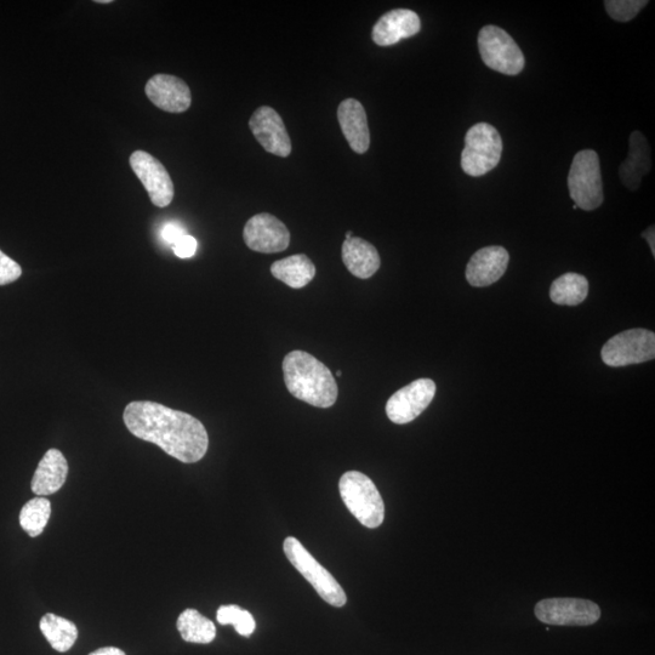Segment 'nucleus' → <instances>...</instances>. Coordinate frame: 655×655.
I'll use <instances>...</instances> for the list:
<instances>
[{"label": "nucleus", "instance_id": "f257e3e1", "mask_svg": "<svg viewBox=\"0 0 655 655\" xmlns=\"http://www.w3.org/2000/svg\"><path fill=\"white\" fill-rule=\"evenodd\" d=\"M124 424L135 437L157 444L185 464L198 463L208 452L209 436L192 415L151 401L131 402L125 407Z\"/></svg>", "mask_w": 655, "mask_h": 655}, {"label": "nucleus", "instance_id": "f03ea898", "mask_svg": "<svg viewBox=\"0 0 655 655\" xmlns=\"http://www.w3.org/2000/svg\"><path fill=\"white\" fill-rule=\"evenodd\" d=\"M287 389L298 400L313 407L330 408L338 400L334 375L316 357L304 351L288 353L283 361Z\"/></svg>", "mask_w": 655, "mask_h": 655}, {"label": "nucleus", "instance_id": "7ed1b4c3", "mask_svg": "<svg viewBox=\"0 0 655 655\" xmlns=\"http://www.w3.org/2000/svg\"><path fill=\"white\" fill-rule=\"evenodd\" d=\"M341 499L364 527L378 528L385 520V504L377 486L367 475L349 471L340 478Z\"/></svg>", "mask_w": 655, "mask_h": 655}, {"label": "nucleus", "instance_id": "20e7f679", "mask_svg": "<svg viewBox=\"0 0 655 655\" xmlns=\"http://www.w3.org/2000/svg\"><path fill=\"white\" fill-rule=\"evenodd\" d=\"M503 155V139L499 131L488 123L474 125L465 136V148L461 153V168L474 178L492 172Z\"/></svg>", "mask_w": 655, "mask_h": 655}, {"label": "nucleus", "instance_id": "39448f33", "mask_svg": "<svg viewBox=\"0 0 655 655\" xmlns=\"http://www.w3.org/2000/svg\"><path fill=\"white\" fill-rule=\"evenodd\" d=\"M568 190L575 207L586 212L601 207L605 196L600 157L595 151L584 150L575 155L569 170Z\"/></svg>", "mask_w": 655, "mask_h": 655}, {"label": "nucleus", "instance_id": "423d86ee", "mask_svg": "<svg viewBox=\"0 0 655 655\" xmlns=\"http://www.w3.org/2000/svg\"><path fill=\"white\" fill-rule=\"evenodd\" d=\"M283 550L296 571L303 575L324 601L339 608L346 605L347 597L338 580L305 549L298 539L289 537L284 540Z\"/></svg>", "mask_w": 655, "mask_h": 655}, {"label": "nucleus", "instance_id": "0eeeda50", "mask_svg": "<svg viewBox=\"0 0 655 655\" xmlns=\"http://www.w3.org/2000/svg\"><path fill=\"white\" fill-rule=\"evenodd\" d=\"M478 49L487 67L506 76H517L526 65L521 48L508 32L498 26L482 28L478 34Z\"/></svg>", "mask_w": 655, "mask_h": 655}, {"label": "nucleus", "instance_id": "6e6552de", "mask_svg": "<svg viewBox=\"0 0 655 655\" xmlns=\"http://www.w3.org/2000/svg\"><path fill=\"white\" fill-rule=\"evenodd\" d=\"M602 361L608 367L619 368L653 361L655 335L651 330L636 328L609 339L601 351Z\"/></svg>", "mask_w": 655, "mask_h": 655}, {"label": "nucleus", "instance_id": "1a4fd4ad", "mask_svg": "<svg viewBox=\"0 0 655 655\" xmlns=\"http://www.w3.org/2000/svg\"><path fill=\"white\" fill-rule=\"evenodd\" d=\"M539 622L556 626H589L601 618L597 603L582 598H546L534 608Z\"/></svg>", "mask_w": 655, "mask_h": 655}, {"label": "nucleus", "instance_id": "9d476101", "mask_svg": "<svg viewBox=\"0 0 655 655\" xmlns=\"http://www.w3.org/2000/svg\"><path fill=\"white\" fill-rule=\"evenodd\" d=\"M436 384L431 379H418L393 393L386 403V414L392 423H412L425 412L436 395Z\"/></svg>", "mask_w": 655, "mask_h": 655}, {"label": "nucleus", "instance_id": "9b49d317", "mask_svg": "<svg viewBox=\"0 0 655 655\" xmlns=\"http://www.w3.org/2000/svg\"><path fill=\"white\" fill-rule=\"evenodd\" d=\"M130 165L156 207L165 208L173 202V180L157 158L145 151H135L130 156Z\"/></svg>", "mask_w": 655, "mask_h": 655}, {"label": "nucleus", "instance_id": "f8f14e48", "mask_svg": "<svg viewBox=\"0 0 655 655\" xmlns=\"http://www.w3.org/2000/svg\"><path fill=\"white\" fill-rule=\"evenodd\" d=\"M243 238L248 248L264 254L284 252L290 244L288 227L276 216L267 213L248 220Z\"/></svg>", "mask_w": 655, "mask_h": 655}, {"label": "nucleus", "instance_id": "ddd939ff", "mask_svg": "<svg viewBox=\"0 0 655 655\" xmlns=\"http://www.w3.org/2000/svg\"><path fill=\"white\" fill-rule=\"evenodd\" d=\"M256 141L266 152L278 157H288L292 153V141L283 119L272 107L262 106L254 112L249 121Z\"/></svg>", "mask_w": 655, "mask_h": 655}, {"label": "nucleus", "instance_id": "4468645a", "mask_svg": "<svg viewBox=\"0 0 655 655\" xmlns=\"http://www.w3.org/2000/svg\"><path fill=\"white\" fill-rule=\"evenodd\" d=\"M145 91L152 104L165 112L182 113L191 106L189 85L170 74H156L147 82Z\"/></svg>", "mask_w": 655, "mask_h": 655}, {"label": "nucleus", "instance_id": "2eb2a0df", "mask_svg": "<svg viewBox=\"0 0 655 655\" xmlns=\"http://www.w3.org/2000/svg\"><path fill=\"white\" fill-rule=\"evenodd\" d=\"M510 255L503 247H487L478 250L467 264L466 279L472 287L492 286L508 270Z\"/></svg>", "mask_w": 655, "mask_h": 655}, {"label": "nucleus", "instance_id": "dca6fc26", "mask_svg": "<svg viewBox=\"0 0 655 655\" xmlns=\"http://www.w3.org/2000/svg\"><path fill=\"white\" fill-rule=\"evenodd\" d=\"M421 30L417 13L409 9H395L381 16L373 27V42L379 47H391L402 39L414 37Z\"/></svg>", "mask_w": 655, "mask_h": 655}, {"label": "nucleus", "instance_id": "f3484780", "mask_svg": "<svg viewBox=\"0 0 655 655\" xmlns=\"http://www.w3.org/2000/svg\"><path fill=\"white\" fill-rule=\"evenodd\" d=\"M652 169L651 147L646 136L636 130L630 135L629 155L620 165L619 176L626 189L635 192L640 189L642 179Z\"/></svg>", "mask_w": 655, "mask_h": 655}, {"label": "nucleus", "instance_id": "a211bd4d", "mask_svg": "<svg viewBox=\"0 0 655 655\" xmlns=\"http://www.w3.org/2000/svg\"><path fill=\"white\" fill-rule=\"evenodd\" d=\"M341 130L353 152L363 155L369 150L370 131L367 112L360 101L347 99L338 108Z\"/></svg>", "mask_w": 655, "mask_h": 655}, {"label": "nucleus", "instance_id": "6ab92c4d", "mask_svg": "<svg viewBox=\"0 0 655 655\" xmlns=\"http://www.w3.org/2000/svg\"><path fill=\"white\" fill-rule=\"evenodd\" d=\"M68 464L59 449H49L39 463L32 480V492L39 497L59 492L66 482Z\"/></svg>", "mask_w": 655, "mask_h": 655}, {"label": "nucleus", "instance_id": "aec40b11", "mask_svg": "<svg viewBox=\"0 0 655 655\" xmlns=\"http://www.w3.org/2000/svg\"><path fill=\"white\" fill-rule=\"evenodd\" d=\"M343 260L353 276L367 279L380 269V255L377 248L360 237L346 239L343 244Z\"/></svg>", "mask_w": 655, "mask_h": 655}, {"label": "nucleus", "instance_id": "412c9836", "mask_svg": "<svg viewBox=\"0 0 655 655\" xmlns=\"http://www.w3.org/2000/svg\"><path fill=\"white\" fill-rule=\"evenodd\" d=\"M271 273L278 281L286 283L293 289H301L312 282L316 276V266L305 254L289 256V258L273 262Z\"/></svg>", "mask_w": 655, "mask_h": 655}, {"label": "nucleus", "instance_id": "4be33fe9", "mask_svg": "<svg viewBox=\"0 0 655 655\" xmlns=\"http://www.w3.org/2000/svg\"><path fill=\"white\" fill-rule=\"evenodd\" d=\"M588 294V279L573 272L557 278L550 289V298L557 305H580L588 298Z\"/></svg>", "mask_w": 655, "mask_h": 655}, {"label": "nucleus", "instance_id": "5701e85b", "mask_svg": "<svg viewBox=\"0 0 655 655\" xmlns=\"http://www.w3.org/2000/svg\"><path fill=\"white\" fill-rule=\"evenodd\" d=\"M39 626L50 646L60 653L70 651L77 641V626L59 615L45 614Z\"/></svg>", "mask_w": 655, "mask_h": 655}, {"label": "nucleus", "instance_id": "b1692460", "mask_svg": "<svg viewBox=\"0 0 655 655\" xmlns=\"http://www.w3.org/2000/svg\"><path fill=\"white\" fill-rule=\"evenodd\" d=\"M178 630L182 639L191 643L213 642L216 637V628L212 620L203 617L196 609H186L178 619Z\"/></svg>", "mask_w": 655, "mask_h": 655}, {"label": "nucleus", "instance_id": "393cba45", "mask_svg": "<svg viewBox=\"0 0 655 655\" xmlns=\"http://www.w3.org/2000/svg\"><path fill=\"white\" fill-rule=\"evenodd\" d=\"M51 516V504L47 498L38 497L28 501L20 512L22 529L32 538L41 535Z\"/></svg>", "mask_w": 655, "mask_h": 655}, {"label": "nucleus", "instance_id": "a878e982", "mask_svg": "<svg viewBox=\"0 0 655 655\" xmlns=\"http://www.w3.org/2000/svg\"><path fill=\"white\" fill-rule=\"evenodd\" d=\"M221 625H233L239 635L249 637L253 635L256 623L252 614L239 606H221L216 614Z\"/></svg>", "mask_w": 655, "mask_h": 655}, {"label": "nucleus", "instance_id": "bb28decb", "mask_svg": "<svg viewBox=\"0 0 655 655\" xmlns=\"http://www.w3.org/2000/svg\"><path fill=\"white\" fill-rule=\"evenodd\" d=\"M647 5V0H606L605 2L608 15L619 22L634 20Z\"/></svg>", "mask_w": 655, "mask_h": 655}, {"label": "nucleus", "instance_id": "cd10ccee", "mask_svg": "<svg viewBox=\"0 0 655 655\" xmlns=\"http://www.w3.org/2000/svg\"><path fill=\"white\" fill-rule=\"evenodd\" d=\"M21 275V266L0 250V286L17 281Z\"/></svg>", "mask_w": 655, "mask_h": 655}, {"label": "nucleus", "instance_id": "c85d7f7f", "mask_svg": "<svg viewBox=\"0 0 655 655\" xmlns=\"http://www.w3.org/2000/svg\"><path fill=\"white\" fill-rule=\"evenodd\" d=\"M198 243L195 237L185 235L173 246L174 254L180 259H189L197 252Z\"/></svg>", "mask_w": 655, "mask_h": 655}, {"label": "nucleus", "instance_id": "c756f323", "mask_svg": "<svg viewBox=\"0 0 655 655\" xmlns=\"http://www.w3.org/2000/svg\"><path fill=\"white\" fill-rule=\"evenodd\" d=\"M185 235H186L185 231L182 230L181 227L176 224L165 225L162 230V238L168 244H172V246H174V244L178 242L182 236Z\"/></svg>", "mask_w": 655, "mask_h": 655}, {"label": "nucleus", "instance_id": "7c9ffc66", "mask_svg": "<svg viewBox=\"0 0 655 655\" xmlns=\"http://www.w3.org/2000/svg\"><path fill=\"white\" fill-rule=\"evenodd\" d=\"M89 655H125L122 649L116 647L100 648L98 651L90 653Z\"/></svg>", "mask_w": 655, "mask_h": 655}, {"label": "nucleus", "instance_id": "2f4dec72", "mask_svg": "<svg viewBox=\"0 0 655 655\" xmlns=\"http://www.w3.org/2000/svg\"><path fill=\"white\" fill-rule=\"evenodd\" d=\"M642 236L647 239L649 247H651L652 253L654 255L655 254V250H654V247H655L654 246V227L653 226L649 227V229L646 232H643Z\"/></svg>", "mask_w": 655, "mask_h": 655}, {"label": "nucleus", "instance_id": "473e14b6", "mask_svg": "<svg viewBox=\"0 0 655 655\" xmlns=\"http://www.w3.org/2000/svg\"><path fill=\"white\" fill-rule=\"evenodd\" d=\"M96 3H100V4H111V3H112V0H98V2H96Z\"/></svg>", "mask_w": 655, "mask_h": 655}, {"label": "nucleus", "instance_id": "72a5a7b5", "mask_svg": "<svg viewBox=\"0 0 655 655\" xmlns=\"http://www.w3.org/2000/svg\"><path fill=\"white\" fill-rule=\"evenodd\" d=\"M350 238H352V232L351 231L346 233V239H350Z\"/></svg>", "mask_w": 655, "mask_h": 655}, {"label": "nucleus", "instance_id": "f704fd0d", "mask_svg": "<svg viewBox=\"0 0 655 655\" xmlns=\"http://www.w3.org/2000/svg\"><path fill=\"white\" fill-rule=\"evenodd\" d=\"M341 375H343V373H341V370H339L338 377H341Z\"/></svg>", "mask_w": 655, "mask_h": 655}]
</instances>
